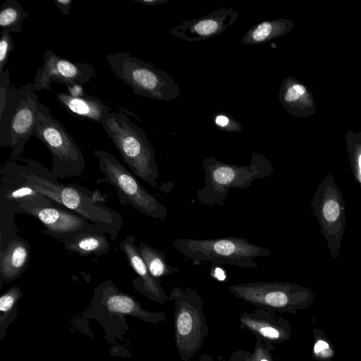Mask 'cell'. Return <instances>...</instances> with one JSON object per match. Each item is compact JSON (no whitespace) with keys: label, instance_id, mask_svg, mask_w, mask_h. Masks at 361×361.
I'll return each instance as SVG.
<instances>
[{"label":"cell","instance_id":"obj_1","mask_svg":"<svg viewBox=\"0 0 361 361\" xmlns=\"http://www.w3.org/2000/svg\"><path fill=\"white\" fill-rule=\"evenodd\" d=\"M25 162L20 165V171L25 180L39 193L56 205L71 211L86 219L111 240H116L123 228V219L120 213L105 204L96 202L92 192L81 185L58 181L51 171L39 161L19 157Z\"/></svg>","mask_w":361,"mask_h":361},{"label":"cell","instance_id":"obj_2","mask_svg":"<svg viewBox=\"0 0 361 361\" xmlns=\"http://www.w3.org/2000/svg\"><path fill=\"white\" fill-rule=\"evenodd\" d=\"M205 174L204 185L195 192L197 201L207 207L224 206L231 189H247L256 179L274 173L271 162L262 154L253 152L247 166L227 164L214 157L202 164Z\"/></svg>","mask_w":361,"mask_h":361},{"label":"cell","instance_id":"obj_3","mask_svg":"<svg viewBox=\"0 0 361 361\" xmlns=\"http://www.w3.org/2000/svg\"><path fill=\"white\" fill-rule=\"evenodd\" d=\"M102 126L132 173L157 187L159 174L154 148L145 132L122 112L111 111Z\"/></svg>","mask_w":361,"mask_h":361},{"label":"cell","instance_id":"obj_4","mask_svg":"<svg viewBox=\"0 0 361 361\" xmlns=\"http://www.w3.org/2000/svg\"><path fill=\"white\" fill-rule=\"evenodd\" d=\"M171 243L179 252L194 264L207 262L245 269L257 268L259 265L253 259L271 255L270 249L235 236L211 239L178 238Z\"/></svg>","mask_w":361,"mask_h":361},{"label":"cell","instance_id":"obj_5","mask_svg":"<svg viewBox=\"0 0 361 361\" xmlns=\"http://www.w3.org/2000/svg\"><path fill=\"white\" fill-rule=\"evenodd\" d=\"M114 74L131 87L141 97L171 101L180 95V88L173 78L152 63L140 59L128 53L106 55Z\"/></svg>","mask_w":361,"mask_h":361},{"label":"cell","instance_id":"obj_6","mask_svg":"<svg viewBox=\"0 0 361 361\" xmlns=\"http://www.w3.org/2000/svg\"><path fill=\"white\" fill-rule=\"evenodd\" d=\"M39 102L32 83L20 88L11 86L5 104L0 109V147L11 148L12 160H18L33 135Z\"/></svg>","mask_w":361,"mask_h":361},{"label":"cell","instance_id":"obj_7","mask_svg":"<svg viewBox=\"0 0 361 361\" xmlns=\"http://www.w3.org/2000/svg\"><path fill=\"white\" fill-rule=\"evenodd\" d=\"M169 300L175 305L174 336L177 352L183 361H190L200 350L209 334L203 300L192 288H172Z\"/></svg>","mask_w":361,"mask_h":361},{"label":"cell","instance_id":"obj_8","mask_svg":"<svg viewBox=\"0 0 361 361\" xmlns=\"http://www.w3.org/2000/svg\"><path fill=\"white\" fill-rule=\"evenodd\" d=\"M33 135L41 140L51 154L53 166L51 172L54 177L66 178L82 174L86 164L80 147L41 102L38 104Z\"/></svg>","mask_w":361,"mask_h":361},{"label":"cell","instance_id":"obj_9","mask_svg":"<svg viewBox=\"0 0 361 361\" xmlns=\"http://www.w3.org/2000/svg\"><path fill=\"white\" fill-rule=\"evenodd\" d=\"M228 290L236 298L257 307L296 314L313 302L312 291L288 282H250L231 285Z\"/></svg>","mask_w":361,"mask_h":361},{"label":"cell","instance_id":"obj_10","mask_svg":"<svg viewBox=\"0 0 361 361\" xmlns=\"http://www.w3.org/2000/svg\"><path fill=\"white\" fill-rule=\"evenodd\" d=\"M99 160V169L104 174L102 181L113 185L118 192L120 203L130 204L142 214L156 219L165 221L168 216L166 207L149 193L137 177L106 150L94 149Z\"/></svg>","mask_w":361,"mask_h":361},{"label":"cell","instance_id":"obj_11","mask_svg":"<svg viewBox=\"0 0 361 361\" xmlns=\"http://www.w3.org/2000/svg\"><path fill=\"white\" fill-rule=\"evenodd\" d=\"M44 63L37 71L32 90H50L51 83L57 82L66 87L88 82L96 75L93 65L71 61L47 49L43 55Z\"/></svg>","mask_w":361,"mask_h":361},{"label":"cell","instance_id":"obj_12","mask_svg":"<svg viewBox=\"0 0 361 361\" xmlns=\"http://www.w3.org/2000/svg\"><path fill=\"white\" fill-rule=\"evenodd\" d=\"M18 211L37 219L44 225L45 232L61 242L85 233H104L86 219L59 206L34 207L18 204Z\"/></svg>","mask_w":361,"mask_h":361},{"label":"cell","instance_id":"obj_13","mask_svg":"<svg viewBox=\"0 0 361 361\" xmlns=\"http://www.w3.org/2000/svg\"><path fill=\"white\" fill-rule=\"evenodd\" d=\"M238 18V11L233 7H221L209 14L182 21L171 27L169 32L186 42L209 39L224 32Z\"/></svg>","mask_w":361,"mask_h":361},{"label":"cell","instance_id":"obj_14","mask_svg":"<svg viewBox=\"0 0 361 361\" xmlns=\"http://www.w3.org/2000/svg\"><path fill=\"white\" fill-rule=\"evenodd\" d=\"M240 328L247 329L256 338L269 345L281 344L290 338L292 326L276 312L257 307L252 312L243 311L239 317Z\"/></svg>","mask_w":361,"mask_h":361},{"label":"cell","instance_id":"obj_15","mask_svg":"<svg viewBox=\"0 0 361 361\" xmlns=\"http://www.w3.org/2000/svg\"><path fill=\"white\" fill-rule=\"evenodd\" d=\"M94 298L111 314L128 315L152 324L167 319L163 312H149L143 309L131 295L118 290L111 280L102 283L94 290Z\"/></svg>","mask_w":361,"mask_h":361},{"label":"cell","instance_id":"obj_16","mask_svg":"<svg viewBox=\"0 0 361 361\" xmlns=\"http://www.w3.org/2000/svg\"><path fill=\"white\" fill-rule=\"evenodd\" d=\"M0 197L30 207H49L56 204L37 192L23 177L20 165L8 161L0 169Z\"/></svg>","mask_w":361,"mask_h":361},{"label":"cell","instance_id":"obj_17","mask_svg":"<svg viewBox=\"0 0 361 361\" xmlns=\"http://www.w3.org/2000/svg\"><path fill=\"white\" fill-rule=\"evenodd\" d=\"M119 247L126 256L129 265L138 274V277L133 280L136 290L159 304L168 301V295L161 285V279L154 278L149 272L139 253L137 246L135 245V238L133 235L127 236L120 243Z\"/></svg>","mask_w":361,"mask_h":361},{"label":"cell","instance_id":"obj_18","mask_svg":"<svg viewBox=\"0 0 361 361\" xmlns=\"http://www.w3.org/2000/svg\"><path fill=\"white\" fill-rule=\"evenodd\" d=\"M30 259L27 240L18 235L12 238L6 247L0 251V286L20 277Z\"/></svg>","mask_w":361,"mask_h":361},{"label":"cell","instance_id":"obj_19","mask_svg":"<svg viewBox=\"0 0 361 361\" xmlns=\"http://www.w3.org/2000/svg\"><path fill=\"white\" fill-rule=\"evenodd\" d=\"M56 98L68 114L79 119L102 124L111 113L109 107L101 99L88 94L82 97H75L61 92L56 94Z\"/></svg>","mask_w":361,"mask_h":361},{"label":"cell","instance_id":"obj_20","mask_svg":"<svg viewBox=\"0 0 361 361\" xmlns=\"http://www.w3.org/2000/svg\"><path fill=\"white\" fill-rule=\"evenodd\" d=\"M66 250L82 256L107 254L110 244L105 233H85L61 241Z\"/></svg>","mask_w":361,"mask_h":361},{"label":"cell","instance_id":"obj_21","mask_svg":"<svg viewBox=\"0 0 361 361\" xmlns=\"http://www.w3.org/2000/svg\"><path fill=\"white\" fill-rule=\"evenodd\" d=\"M289 28L290 23L284 19L264 20L252 26L240 42L244 45L264 44L282 35Z\"/></svg>","mask_w":361,"mask_h":361},{"label":"cell","instance_id":"obj_22","mask_svg":"<svg viewBox=\"0 0 361 361\" xmlns=\"http://www.w3.org/2000/svg\"><path fill=\"white\" fill-rule=\"evenodd\" d=\"M139 253L151 274L156 279L176 274L180 269L170 266L166 259V252L153 248L144 241L137 247Z\"/></svg>","mask_w":361,"mask_h":361},{"label":"cell","instance_id":"obj_23","mask_svg":"<svg viewBox=\"0 0 361 361\" xmlns=\"http://www.w3.org/2000/svg\"><path fill=\"white\" fill-rule=\"evenodd\" d=\"M18 204L0 197V251L4 250L10 240L18 235L14 224L15 214L18 213Z\"/></svg>","mask_w":361,"mask_h":361},{"label":"cell","instance_id":"obj_24","mask_svg":"<svg viewBox=\"0 0 361 361\" xmlns=\"http://www.w3.org/2000/svg\"><path fill=\"white\" fill-rule=\"evenodd\" d=\"M23 293L18 286H11L0 297V339L6 333L8 324L17 314V303Z\"/></svg>","mask_w":361,"mask_h":361},{"label":"cell","instance_id":"obj_25","mask_svg":"<svg viewBox=\"0 0 361 361\" xmlns=\"http://www.w3.org/2000/svg\"><path fill=\"white\" fill-rule=\"evenodd\" d=\"M27 18L28 13L18 1L6 0L0 8L1 30L20 32L23 21Z\"/></svg>","mask_w":361,"mask_h":361},{"label":"cell","instance_id":"obj_26","mask_svg":"<svg viewBox=\"0 0 361 361\" xmlns=\"http://www.w3.org/2000/svg\"><path fill=\"white\" fill-rule=\"evenodd\" d=\"M274 346L267 345L261 339L256 338L253 352L238 350L232 353L228 361H274Z\"/></svg>","mask_w":361,"mask_h":361},{"label":"cell","instance_id":"obj_27","mask_svg":"<svg viewBox=\"0 0 361 361\" xmlns=\"http://www.w3.org/2000/svg\"><path fill=\"white\" fill-rule=\"evenodd\" d=\"M313 335L312 356L318 361H332L335 350L331 341L319 328L313 329Z\"/></svg>","mask_w":361,"mask_h":361},{"label":"cell","instance_id":"obj_28","mask_svg":"<svg viewBox=\"0 0 361 361\" xmlns=\"http://www.w3.org/2000/svg\"><path fill=\"white\" fill-rule=\"evenodd\" d=\"M213 122L216 127L221 131L227 133L240 132L241 124L230 114L225 112H218L213 116Z\"/></svg>","mask_w":361,"mask_h":361},{"label":"cell","instance_id":"obj_29","mask_svg":"<svg viewBox=\"0 0 361 361\" xmlns=\"http://www.w3.org/2000/svg\"><path fill=\"white\" fill-rule=\"evenodd\" d=\"M11 33V31L6 30L0 31V75L4 72L10 53L14 50Z\"/></svg>","mask_w":361,"mask_h":361},{"label":"cell","instance_id":"obj_30","mask_svg":"<svg viewBox=\"0 0 361 361\" xmlns=\"http://www.w3.org/2000/svg\"><path fill=\"white\" fill-rule=\"evenodd\" d=\"M322 217L328 223L336 222L341 214L340 204L336 199H329L323 204Z\"/></svg>","mask_w":361,"mask_h":361},{"label":"cell","instance_id":"obj_31","mask_svg":"<svg viewBox=\"0 0 361 361\" xmlns=\"http://www.w3.org/2000/svg\"><path fill=\"white\" fill-rule=\"evenodd\" d=\"M11 86V73L9 70H6L0 75V109L5 104Z\"/></svg>","mask_w":361,"mask_h":361},{"label":"cell","instance_id":"obj_32","mask_svg":"<svg viewBox=\"0 0 361 361\" xmlns=\"http://www.w3.org/2000/svg\"><path fill=\"white\" fill-rule=\"evenodd\" d=\"M54 2L64 16L69 14L73 0H54Z\"/></svg>","mask_w":361,"mask_h":361},{"label":"cell","instance_id":"obj_33","mask_svg":"<svg viewBox=\"0 0 361 361\" xmlns=\"http://www.w3.org/2000/svg\"><path fill=\"white\" fill-rule=\"evenodd\" d=\"M68 94L75 97H82L87 94L84 91L82 85H73L67 86Z\"/></svg>","mask_w":361,"mask_h":361},{"label":"cell","instance_id":"obj_34","mask_svg":"<svg viewBox=\"0 0 361 361\" xmlns=\"http://www.w3.org/2000/svg\"><path fill=\"white\" fill-rule=\"evenodd\" d=\"M134 1L145 6H158L166 4L167 0H133Z\"/></svg>","mask_w":361,"mask_h":361},{"label":"cell","instance_id":"obj_35","mask_svg":"<svg viewBox=\"0 0 361 361\" xmlns=\"http://www.w3.org/2000/svg\"><path fill=\"white\" fill-rule=\"evenodd\" d=\"M199 361H214L212 357L208 354L202 353L200 355Z\"/></svg>","mask_w":361,"mask_h":361},{"label":"cell","instance_id":"obj_36","mask_svg":"<svg viewBox=\"0 0 361 361\" xmlns=\"http://www.w3.org/2000/svg\"><path fill=\"white\" fill-rule=\"evenodd\" d=\"M358 164H359V169H360V176L361 178V154L360 155L359 159H358Z\"/></svg>","mask_w":361,"mask_h":361}]
</instances>
